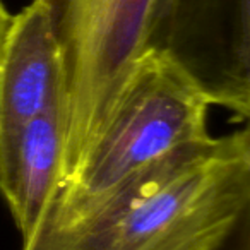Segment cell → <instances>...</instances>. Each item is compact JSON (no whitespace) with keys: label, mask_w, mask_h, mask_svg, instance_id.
I'll return each instance as SVG.
<instances>
[{"label":"cell","mask_w":250,"mask_h":250,"mask_svg":"<svg viewBox=\"0 0 250 250\" xmlns=\"http://www.w3.org/2000/svg\"><path fill=\"white\" fill-rule=\"evenodd\" d=\"M250 201L249 129L180 147L93 216L22 250H216Z\"/></svg>","instance_id":"1"},{"label":"cell","mask_w":250,"mask_h":250,"mask_svg":"<svg viewBox=\"0 0 250 250\" xmlns=\"http://www.w3.org/2000/svg\"><path fill=\"white\" fill-rule=\"evenodd\" d=\"M209 106L177 65L144 50L79 168L59 187L38 235L22 249L72 229L165 156L209 139Z\"/></svg>","instance_id":"2"},{"label":"cell","mask_w":250,"mask_h":250,"mask_svg":"<svg viewBox=\"0 0 250 250\" xmlns=\"http://www.w3.org/2000/svg\"><path fill=\"white\" fill-rule=\"evenodd\" d=\"M43 2L62 53L63 184L79 168L122 84L146 50L156 0Z\"/></svg>","instance_id":"3"},{"label":"cell","mask_w":250,"mask_h":250,"mask_svg":"<svg viewBox=\"0 0 250 250\" xmlns=\"http://www.w3.org/2000/svg\"><path fill=\"white\" fill-rule=\"evenodd\" d=\"M146 50L177 65L211 104L250 115V0H156Z\"/></svg>","instance_id":"4"},{"label":"cell","mask_w":250,"mask_h":250,"mask_svg":"<svg viewBox=\"0 0 250 250\" xmlns=\"http://www.w3.org/2000/svg\"><path fill=\"white\" fill-rule=\"evenodd\" d=\"M62 53L52 16L33 0L12 16L0 57V130L59 108L62 111Z\"/></svg>","instance_id":"5"},{"label":"cell","mask_w":250,"mask_h":250,"mask_svg":"<svg viewBox=\"0 0 250 250\" xmlns=\"http://www.w3.org/2000/svg\"><path fill=\"white\" fill-rule=\"evenodd\" d=\"M62 111L0 130V192L22 238L33 242L62 184Z\"/></svg>","instance_id":"6"},{"label":"cell","mask_w":250,"mask_h":250,"mask_svg":"<svg viewBox=\"0 0 250 250\" xmlns=\"http://www.w3.org/2000/svg\"><path fill=\"white\" fill-rule=\"evenodd\" d=\"M11 21H12V14L7 11L4 2L0 0V57H2V50H4L9 28H11Z\"/></svg>","instance_id":"7"},{"label":"cell","mask_w":250,"mask_h":250,"mask_svg":"<svg viewBox=\"0 0 250 250\" xmlns=\"http://www.w3.org/2000/svg\"><path fill=\"white\" fill-rule=\"evenodd\" d=\"M245 250H247V249H245Z\"/></svg>","instance_id":"8"}]
</instances>
